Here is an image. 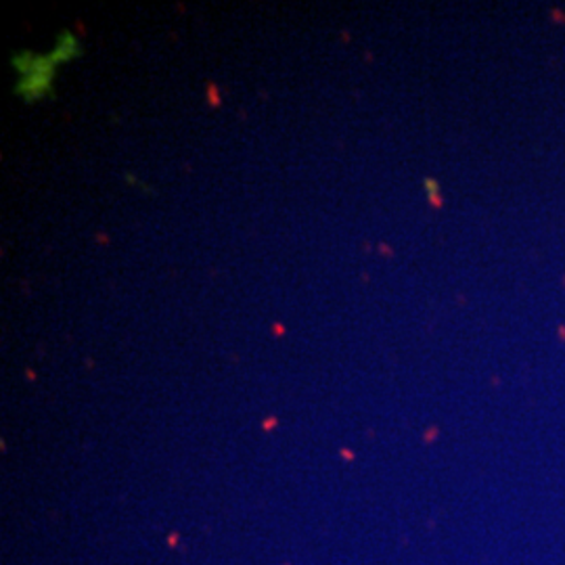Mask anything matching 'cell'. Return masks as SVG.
<instances>
[{
    "label": "cell",
    "mask_w": 565,
    "mask_h": 565,
    "mask_svg": "<svg viewBox=\"0 0 565 565\" xmlns=\"http://www.w3.org/2000/svg\"><path fill=\"white\" fill-rule=\"evenodd\" d=\"M78 55H81V41L70 30L61 32L57 44L46 55H34L30 51L18 53L11 61L20 74V81L15 86L18 95L23 102H39L44 95L51 93L55 72L61 63L74 60Z\"/></svg>",
    "instance_id": "6da1fadb"
}]
</instances>
